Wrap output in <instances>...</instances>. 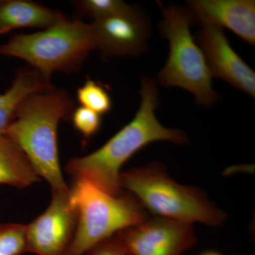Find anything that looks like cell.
<instances>
[{"label": "cell", "mask_w": 255, "mask_h": 255, "mask_svg": "<svg viewBox=\"0 0 255 255\" xmlns=\"http://www.w3.org/2000/svg\"><path fill=\"white\" fill-rule=\"evenodd\" d=\"M85 255H128L124 247L115 236L97 243Z\"/></svg>", "instance_id": "obj_19"}, {"label": "cell", "mask_w": 255, "mask_h": 255, "mask_svg": "<svg viewBox=\"0 0 255 255\" xmlns=\"http://www.w3.org/2000/svg\"><path fill=\"white\" fill-rule=\"evenodd\" d=\"M48 81L35 69L25 68L18 70L9 88L0 93V135H4L12 123L18 105L27 96L36 92L53 90Z\"/></svg>", "instance_id": "obj_13"}, {"label": "cell", "mask_w": 255, "mask_h": 255, "mask_svg": "<svg viewBox=\"0 0 255 255\" xmlns=\"http://www.w3.org/2000/svg\"><path fill=\"white\" fill-rule=\"evenodd\" d=\"M40 179L24 152L9 137L0 135V185L25 189Z\"/></svg>", "instance_id": "obj_14"}, {"label": "cell", "mask_w": 255, "mask_h": 255, "mask_svg": "<svg viewBox=\"0 0 255 255\" xmlns=\"http://www.w3.org/2000/svg\"><path fill=\"white\" fill-rule=\"evenodd\" d=\"M140 107L134 118L98 150L83 157H73L65 172L75 178H83L112 196L121 194V168L137 151L157 141L177 145L189 142L180 129L163 127L155 115L159 106L157 82L151 77L141 78Z\"/></svg>", "instance_id": "obj_1"}, {"label": "cell", "mask_w": 255, "mask_h": 255, "mask_svg": "<svg viewBox=\"0 0 255 255\" xmlns=\"http://www.w3.org/2000/svg\"><path fill=\"white\" fill-rule=\"evenodd\" d=\"M70 191L78 224L65 255H85L97 243L148 218L136 199L110 195L83 178H75Z\"/></svg>", "instance_id": "obj_6"}, {"label": "cell", "mask_w": 255, "mask_h": 255, "mask_svg": "<svg viewBox=\"0 0 255 255\" xmlns=\"http://www.w3.org/2000/svg\"><path fill=\"white\" fill-rule=\"evenodd\" d=\"M96 50L105 59L135 56L148 46L151 26L146 15L135 7L129 12L91 23Z\"/></svg>", "instance_id": "obj_9"}, {"label": "cell", "mask_w": 255, "mask_h": 255, "mask_svg": "<svg viewBox=\"0 0 255 255\" xmlns=\"http://www.w3.org/2000/svg\"><path fill=\"white\" fill-rule=\"evenodd\" d=\"M95 50L91 23L68 19L64 16L43 31L12 37L0 45V55L27 62L50 82L55 72L77 71Z\"/></svg>", "instance_id": "obj_5"}, {"label": "cell", "mask_w": 255, "mask_h": 255, "mask_svg": "<svg viewBox=\"0 0 255 255\" xmlns=\"http://www.w3.org/2000/svg\"><path fill=\"white\" fill-rule=\"evenodd\" d=\"M128 255H182L197 243L191 223L155 216L115 235Z\"/></svg>", "instance_id": "obj_7"}, {"label": "cell", "mask_w": 255, "mask_h": 255, "mask_svg": "<svg viewBox=\"0 0 255 255\" xmlns=\"http://www.w3.org/2000/svg\"><path fill=\"white\" fill-rule=\"evenodd\" d=\"M26 253L25 225L0 223V255H21Z\"/></svg>", "instance_id": "obj_17"}, {"label": "cell", "mask_w": 255, "mask_h": 255, "mask_svg": "<svg viewBox=\"0 0 255 255\" xmlns=\"http://www.w3.org/2000/svg\"><path fill=\"white\" fill-rule=\"evenodd\" d=\"M213 78L221 79L247 95L255 97V73L231 46L222 28L201 26L194 37Z\"/></svg>", "instance_id": "obj_10"}, {"label": "cell", "mask_w": 255, "mask_h": 255, "mask_svg": "<svg viewBox=\"0 0 255 255\" xmlns=\"http://www.w3.org/2000/svg\"><path fill=\"white\" fill-rule=\"evenodd\" d=\"M70 119L75 128L85 137L97 133L102 125L100 114L82 106L74 110Z\"/></svg>", "instance_id": "obj_18"}, {"label": "cell", "mask_w": 255, "mask_h": 255, "mask_svg": "<svg viewBox=\"0 0 255 255\" xmlns=\"http://www.w3.org/2000/svg\"><path fill=\"white\" fill-rule=\"evenodd\" d=\"M64 17L57 10L28 0H0V35L23 28L46 29Z\"/></svg>", "instance_id": "obj_12"}, {"label": "cell", "mask_w": 255, "mask_h": 255, "mask_svg": "<svg viewBox=\"0 0 255 255\" xmlns=\"http://www.w3.org/2000/svg\"><path fill=\"white\" fill-rule=\"evenodd\" d=\"M80 106L102 116L112 109V97L105 87L92 80H88L77 91Z\"/></svg>", "instance_id": "obj_16"}, {"label": "cell", "mask_w": 255, "mask_h": 255, "mask_svg": "<svg viewBox=\"0 0 255 255\" xmlns=\"http://www.w3.org/2000/svg\"><path fill=\"white\" fill-rule=\"evenodd\" d=\"M200 255H223L220 254V253H216V252H214V251H208V252H206V253H202V254H201Z\"/></svg>", "instance_id": "obj_20"}, {"label": "cell", "mask_w": 255, "mask_h": 255, "mask_svg": "<svg viewBox=\"0 0 255 255\" xmlns=\"http://www.w3.org/2000/svg\"><path fill=\"white\" fill-rule=\"evenodd\" d=\"M120 187L130 191L152 214L181 222L221 226L228 215L200 188L178 184L159 162L121 172Z\"/></svg>", "instance_id": "obj_3"}, {"label": "cell", "mask_w": 255, "mask_h": 255, "mask_svg": "<svg viewBox=\"0 0 255 255\" xmlns=\"http://www.w3.org/2000/svg\"><path fill=\"white\" fill-rule=\"evenodd\" d=\"M187 4L194 23L227 28L255 44V0H190Z\"/></svg>", "instance_id": "obj_11"}, {"label": "cell", "mask_w": 255, "mask_h": 255, "mask_svg": "<svg viewBox=\"0 0 255 255\" xmlns=\"http://www.w3.org/2000/svg\"><path fill=\"white\" fill-rule=\"evenodd\" d=\"M71 97L63 90L36 92L18 105L4 135L24 152L51 191L70 192L63 176L58 155V125L71 118L75 110Z\"/></svg>", "instance_id": "obj_2"}, {"label": "cell", "mask_w": 255, "mask_h": 255, "mask_svg": "<svg viewBox=\"0 0 255 255\" xmlns=\"http://www.w3.org/2000/svg\"><path fill=\"white\" fill-rule=\"evenodd\" d=\"M78 214L68 193L52 191L44 212L25 225L26 251L36 255H65L73 241Z\"/></svg>", "instance_id": "obj_8"}, {"label": "cell", "mask_w": 255, "mask_h": 255, "mask_svg": "<svg viewBox=\"0 0 255 255\" xmlns=\"http://www.w3.org/2000/svg\"><path fill=\"white\" fill-rule=\"evenodd\" d=\"M74 4L80 13L93 21L126 14L135 8L122 0H80Z\"/></svg>", "instance_id": "obj_15"}, {"label": "cell", "mask_w": 255, "mask_h": 255, "mask_svg": "<svg viewBox=\"0 0 255 255\" xmlns=\"http://www.w3.org/2000/svg\"><path fill=\"white\" fill-rule=\"evenodd\" d=\"M157 4L162 14L159 32L168 41L169 52L157 82L164 87L187 90L194 95L197 105L212 107L219 100V95L213 87V77L204 53L191 36L192 14L179 5L164 6L160 1Z\"/></svg>", "instance_id": "obj_4"}]
</instances>
